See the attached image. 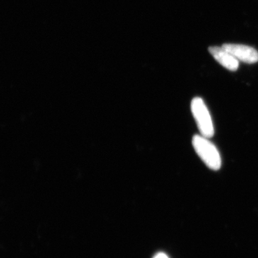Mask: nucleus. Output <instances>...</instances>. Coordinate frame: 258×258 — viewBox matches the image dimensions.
<instances>
[{
	"instance_id": "obj_3",
	"label": "nucleus",
	"mask_w": 258,
	"mask_h": 258,
	"mask_svg": "<svg viewBox=\"0 0 258 258\" xmlns=\"http://www.w3.org/2000/svg\"><path fill=\"white\" fill-rule=\"evenodd\" d=\"M237 60L245 63L252 64L258 62V51L254 47L240 44L225 43L222 46Z\"/></svg>"
},
{
	"instance_id": "obj_4",
	"label": "nucleus",
	"mask_w": 258,
	"mask_h": 258,
	"mask_svg": "<svg viewBox=\"0 0 258 258\" xmlns=\"http://www.w3.org/2000/svg\"><path fill=\"white\" fill-rule=\"evenodd\" d=\"M208 50L212 57L226 69L230 71H236L238 69L239 60L223 47L211 46Z\"/></svg>"
},
{
	"instance_id": "obj_5",
	"label": "nucleus",
	"mask_w": 258,
	"mask_h": 258,
	"mask_svg": "<svg viewBox=\"0 0 258 258\" xmlns=\"http://www.w3.org/2000/svg\"><path fill=\"white\" fill-rule=\"evenodd\" d=\"M154 258H169V257L165 253L159 252V253L156 254Z\"/></svg>"
},
{
	"instance_id": "obj_2",
	"label": "nucleus",
	"mask_w": 258,
	"mask_h": 258,
	"mask_svg": "<svg viewBox=\"0 0 258 258\" xmlns=\"http://www.w3.org/2000/svg\"><path fill=\"white\" fill-rule=\"evenodd\" d=\"M191 111L201 135L205 138H212L215 134V128L211 115L203 98L200 97L193 98Z\"/></svg>"
},
{
	"instance_id": "obj_1",
	"label": "nucleus",
	"mask_w": 258,
	"mask_h": 258,
	"mask_svg": "<svg viewBox=\"0 0 258 258\" xmlns=\"http://www.w3.org/2000/svg\"><path fill=\"white\" fill-rule=\"evenodd\" d=\"M192 145L200 159L210 169L218 171L222 166V159L215 144L202 135L194 136Z\"/></svg>"
}]
</instances>
